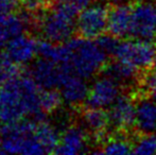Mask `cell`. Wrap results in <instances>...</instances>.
Returning a JSON list of instances; mask_svg holds the SVG:
<instances>
[{"label": "cell", "mask_w": 156, "mask_h": 155, "mask_svg": "<svg viewBox=\"0 0 156 155\" xmlns=\"http://www.w3.org/2000/svg\"><path fill=\"white\" fill-rule=\"evenodd\" d=\"M41 58L56 62L69 73L90 79L103 70L107 55L96 39L72 37L62 44L45 41L39 46Z\"/></svg>", "instance_id": "1"}, {"label": "cell", "mask_w": 156, "mask_h": 155, "mask_svg": "<svg viewBox=\"0 0 156 155\" xmlns=\"http://www.w3.org/2000/svg\"><path fill=\"white\" fill-rule=\"evenodd\" d=\"M41 88L32 77H16L0 87V122L14 123L28 117L43 118L39 99Z\"/></svg>", "instance_id": "2"}, {"label": "cell", "mask_w": 156, "mask_h": 155, "mask_svg": "<svg viewBox=\"0 0 156 155\" xmlns=\"http://www.w3.org/2000/svg\"><path fill=\"white\" fill-rule=\"evenodd\" d=\"M0 149L9 154H45L46 150L36 135V120L23 119L3 124L0 130Z\"/></svg>", "instance_id": "3"}, {"label": "cell", "mask_w": 156, "mask_h": 155, "mask_svg": "<svg viewBox=\"0 0 156 155\" xmlns=\"http://www.w3.org/2000/svg\"><path fill=\"white\" fill-rule=\"evenodd\" d=\"M76 11L70 5L58 2L45 12L37 21V28L44 39L54 44H62L72 38L76 31Z\"/></svg>", "instance_id": "4"}, {"label": "cell", "mask_w": 156, "mask_h": 155, "mask_svg": "<svg viewBox=\"0 0 156 155\" xmlns=\"http://www.w3.org/2000/svg\"><path fill=\"white\" fill-rule=\"evenodd\" d=\"M115 58L139 71H148L156 66V44L154 41L138 38L120 41Z\"/></svg>", "instance_id": "5"}, {"label": "cell", "mask_w": 156, "mask_h": 155, "mask_svg": "<svg viewBox=\"0 0 156 155\" xmlns=\"http://www.w3.org/2000/svg\"><path fill=\"white\" fill-rule=\"evenodd\" d=\"M108 2L93 1L76 15V32L79 36L96 39L107 31L109 15Z\"/></svg>", "instance_id": "6"}, {"label": "cell", "mask_w": 156, "mask_h": 155, "mask_svg": "<svg viewBox=\"0 0 156 155\" xmlns=\"http://www.w3.org/2000/svg\"><path fill=\"white\" fill-rule=\"evenodd\" d=\"M131 37L156 41V0H137L132 5Z\"/></svg>", "instance_id": "7"}, {"label": "cell", "mask_w": 156, "mask_h": 155, "mask_svg": "<svg viewBox=\"0 0 156 155\" xmlns=\"http://www.w3.org/2000/svg\"><path fill=\"white\" fill-rule=\"evenodd\" d=\"M121 87L117 81L105 75L96 79L89 87L86 99L87 106L109 108L121 95Z\"/></svg>", "instance_id": "8"}, {"label": "cell", "mask_w": 156, "mask_h": 155, "mask_svg": "<svg viewBox=\"0 0 156 155\" xmlns=\"http://www.w3.org/2000/svg\"><path fill=\"white\" fill-rule=\"evenodd\" d=\"M111 126L119 132L135 128L136 101L132 96L121 93L108 108Z\"/></svg>", "instance_id": "9"}, {"label": "cell", "mask_w": 156, "mask_h": 155, "mask_svg": "<svg viewBox=\"0 0 156 155\" xmlns=\"http://www.w3.org/2000/svg\"><path fill=\"white\" fill-rule=\"evenodd\" d=\"M67 73L58 63L41 58L31 67V77L41 89L58 88Z\"/></svg>", "instance_id": "10"}, {"label": "cell", "mask_w": 156, "mask_h": 155, "mask_svg": "<svg viewBox=\"0 0 156 155\" xmlns=\"http://www.w3.org/2000/svg\"><path fill=\"white\" fill-rule=\"evenodd\" d=\"M39 41L35 37L23 33L13 38L5 46L4 53L17 65H27L31 63L38 54Z\"/></svg>", "instance_id": "11"}, {"label": "cell", "mask_w": 156, "mask_h": 155, "mask_svg": "<svg viewBox=\"0 0 156 155\" xmlns=\"http://www.w3.org/2000/svg\"><path fill=\"white\" fill-rule=\"evenodd\" d=\"M86 131L79 124H71L67 126L61 135L55 153L61 155H76L86 152Z\"/></svg>", "instance_id": "12"}, {"label": "cell", "mask_w": 156, "mask_h": 155, "mask_svg": "<svg viewBox=\"0 0 156 155\" xmlns=\"http://www.w3.org/2000/svg\"><path fill=\"white\" fill-rule=\"evenodd\" d=\"M31 15L26 14H0V49L16 36L25 33L30 23Z\"/></svg>", "instance_id": "13"}, {"label": "cell", "mask_w": 156, "mask_h": 155, "mask_svg": "<svg viewBox=\"0 0 156 155\" xmlns=\"http://www.w3.org/2000/svg\"><path fill=\"white\" fill-rule=\"evenodd\" d=\"M58 88L64 101L69 105L76 106L82 104L83 102H86L89 90L86 79L67 72Z\"/></svg>", "instance_id": "14"}, {"label": "cell", "mask_w": 156, "mask_h": 155, "mask_svg": "<svg viewBox=\"0 0 156 155\" xmlns=\"http://www.w3.org/2000/svg\"><path fill=\"white\" fill-rule=\"evenodd\" d=\"M135 129L140 134H156V102L144 95L136 101Z\"/></svg>", "instance_id": "15"}, {"label": "cell", "mask_w": 156, "mask_h": 155, "mask_svg": "<svg viewBox=\"0 0 156 155\" xmlns=\"http://www.w3.org/2000/svg\"><path fill=\"white\" fill-rule=\"evenodd\" d=\"M132 6L127 4H115L109 10L107 31L118 38L131 35Z\"/></svg>", "instance_id": "16"}, {"label": "cell", "mask_w": 156, "mask_h": 155, "mask_svg": "<svg viewBox=\"0 0 156 155\" xmlns=\"http://www.w3.org/2000/svg\"><path fill=\"white\" fill-rule=\"evenodd\" d=\"M82 119L85 128L97 140L106 137V132L111 126V119L108 112H106L105 108L87 106L82 114Z\"/></svg>", "instance_id": "17"}, {"label": "cell", "mask_w": 156, "mask_h": 155, "mask_svg": "<svg viewBox=\"0 0 156 155\" xmlns=\"http://www.w3.org/2000/svg\"><path fill=\"white\" fill-rule=\"evenodd\" d=\"M102 71L103 75L114 79L121 86L133 83L138 78V72H139V70L134 68L133 66L121 62L117 58L113 62H107Z\"/></svg>", "instance_id": "18"}, {"label": "cell", "mask_w": 156, "mask_h": 155, "mask_svg": "<svg viewBox=\"0 0 156 155\" xmlns=\"http://www.w3.org/2000/svg\"><path fill=\"white\" fill-rule=\"evenodd\" d=\"M36 135L39 143L46 150V153L55 152L61 135L53 124L43 118L36 119Z\"/></svg>", "instance_id": "19"}, {"label": "cell", "mask_w": 156, "mask_h": 155, "mask_svg": "<svg viewBox=\"0 0 156 155\" xmlns=\"http://www.w3.org/2000/svg\"><path fill=\"white\" fill-rule=\"evenodd\" d=\"M64 99L61 91L55 90V88L41 89L39 105L43 114H52L58 111L62 105Z\"/></svg>", "instance_id": "20"}, {"label": "cell", "mask_w": 156, "mask_h": 155, "mask_svg": "<svg viewBox=\"0 0 156 155\" xmlns=\"http://www.w3.org/2000/svg\"><path fill=\"white\" fill-rule=\"evenodd\" d=\"M101 154L125 155L133 153V143L122 137H108L100 150Z\"/></svg>", "instance_id": "21"}, {"label": "cell", "mask_w": 156, "mask_h": 155, "mask_svg": "<svg viewBox=\"0 0 156 155\" xmlns=\"http://www.w3.org/2000/svg\"><path fill=\"white\" fill-rule=\"evenodd\" d=\"M133 153L137 155L156 154V134H140L133 143Z\"/></svg>", "instance_id": "22"}, {"label": "cell", "mask_w": 156, "mask_h": 155, "mask_svg": "<svg viewBox=\"0 0 156 155\" xmlns=\"http://www.w3.org/2000/svg\"><path fill=\"white\" fill-rule=\"evenodd\" d=\"M18 76L19 65L13 62L5 53L0 54V84H4Z\"/></svg>", "instance_id": "23"}, {"label": "cell", "mask_w": 156, "mask_h": 155, "mask_svg": "<svg viewBox=\"0 0 156 155\" xmlns=\"http://www.w3.org/2000/svg\"><path fill=\"white\" fill-rule=\"evenodd\" d=\"M142 93L156 102V69H150L141 80Z\"/></svg>", "instance_id": "24"}, {"label": "cell", "mask_w": 156, "mask_h": 155, "mask_svg": "<svg viewBox=\"0 0 156 155\" xmlns=\"http://www.w3.org/2000/svg\"><path fill=\"white\" fill-rule=\"evenodd\" d=\"M96 41L100 48L107 54V55H115L116 51H117L118 47H119L120 41L118 37L114 36L113 34H102L96 38Z\"/></svg>", "instance_id": "25"}, {"label": "cell", "mask_w": 156, "mask_h": 155, "mask_svg": "<svg viewBox=\"0 0 156 155\" xmlns=\"http://www.w3.org/2000/svg\"><path fill=\"white\" fill-rule=\"evenodd\" d=\"M26 13L33 14V13H38L41 11L48 3V0H21Z\"/></svg>", "instance_id": "26"}, {"label": "cell", "mask_w": 156, "mask_h": 155, "mask_svg": "<svg viewBox=\"0 0 156 155\" xmlns=\"http://www.w3.org/2000/svg\"><path fill=\"white\" fill-rule=\"evenodd\" d=\"M21 3V0H0V14L12 13Z\"/></svg>", "instance_id": "27"}, {"label": "cell", "mask_w": 156, "mask_h": 155, "mask_svg": "<svg viewBox=\"0 0 156 155\" xmlns=\"http://www.w3.org/2000/svg\"><path fill=\"white\" fill-rule=\"evenodd\" d=\"M56 1L68 4V5H70L71 8H73L76 11L80 12L82 9H84L85 6H87L89 3H91L94 0H56Z\"/></svg>", "instance_id": "28"}, {"label": "cell", "mask_w": 156, "mask_h": 155, "mask_svg": "<svg viewBox=\"0 0 156 155\" xmlns=\"http://www.w3.org/2000/svg\"><path fill=\"white\" fill-rule=\"evenodd\" d=\"M109 1H112V3L114 4H126L131 0H109Z\"/></svg>", "instance_id": "29"}]
</instances>
